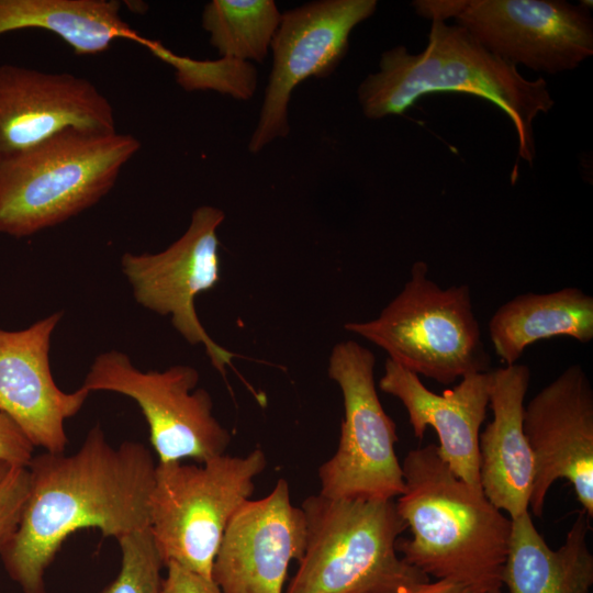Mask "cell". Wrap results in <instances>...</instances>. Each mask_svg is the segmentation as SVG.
<instances>
[{
    "instance_id": "obj_8",
    "label": "cell",
    "mask_w": 593,
    "mask_h": 593,
    "mask_svg": "<svg viewBox=\"0 0 593 593\" xmlns=\"http://www.w3.org/2000/svg\"><path fill=\"white\" fill-rule=\"evenodd\" d=\"M374 366L373 353L356 340L332 348L327 372L342 391L344 419L336 452L318 469L326 497L387 501L404 491L396 425L380 402Z\"/></svg>"
},
{
    "instance_id": "obj_14",
    "label": "cell",
    "mask_w": 593,
    "mask_h": 593,
    "mask_svg": "<svg viewBox=\"0 0 593 593\" xmlns=\"http://www.w3.org/2000/svg\"><path fill=\"white\" fill-rule=\"evenodd\" d=\"M69 128L116 131L111 102L90 80L0 65V160Z\"/></svg>"
},
{
    "instance_id": "obj_13",
    "label": "cell",
    "mask_w": 593,
    "mask_h": 593,
    "mask_svg": "<svg viewBox=\"0 0 593 593\" xmlns=\"http://www.w3.org/2000/svg\"><path fill=\"white\" fill-rule=\"evenodd\" d=\"M523 429L534 457L529 506L541 517L559 479L572 484L593 517V389L581 365H570L524 406Z\"/></svg>"
},
{
    "instance_id": "obj_25",
    "label": "cell",
    "mask_w": 593,
    "mask_h": 593,
    "mask_svg": "<svg viewBox=\"0 0 593 593\" xmlns=\"http://www.w3.org/2000/svg\"><path fill=\"white\" fill-rule=\"evenodd\" d=\"M27 467H11L0 481V548L15 532L29 494Z\"/></svg>"
},
{
    "instance_id": "obj_23",
    "label": "cell",
    "mask_w": 593,
    "mask_h": 593,
    "mask_svg": "<svg viewBox=\"0 0 593 593\" xmlns=\"http://www.w3.org/2000/svg\"><path fill=\"white\" fill-rule=\"evenodd\" d=\"M144 46L175 68L177 82L187 91L215 90L238 100H248L255 93L257 72L250 63L223 57L197 60L178 56L150 40Z\"/></svg>"
},
{
    "instance_id": "obj_5",
    "label": "cell",
    "mask_w": 593,
    "mask_h": 593,
    "mask_svg": "<svg viewBox=\"0 0 593 593\" xmlns=\"http://www.w3.org/2000/svg\"><path fill=\"white\" fill-rule=\"evenodd\" d=\"M303 557L286 593H404L430 579L396 550L407 528L395 501L307 496Z\"/></svg>"
},
{
    "instance_id": "obj_9",
    "label": "cell",
    "mask_w": 593,
    "mask_h": 593,
    "mask_svg": "<svg viewBox=\"0 0 593 593\" xmlns=\"http://www.w3.org/2000/svg\"><path fill=\"white\" fill-rule=\"evenodd\" d=\"M199 379L198 370L189 365L142 371L126 354L112 349L94 358L81 388L134 400L160 463L187 458L203 463L224 455L232 437L214 417L210 393L197 389Z\"/></svg>"
},
{
    "instance_id": "obj_7",
    "label": "cell",
    "mask_w": 593,
    "mask_h": 593,
    "mask_svg": "<svg viewBox=\"0 0 593 593\" xmlns=\"http://www.w3.org/2000/svg\"><path fill=\"white\" fill-rule=\"evenodd\" d=\"M264 451L222 455L200 465L156 466L149 501V529L165 563H178L212 579L224 530L255 490L266 468Z\"/></svg>"
},
{
    "instance_id": "obj_20",
    "label": "cell",
    "mask_w": 593,
    "mask_h": 593,
    "mask_svg": "<svg viewBox=\"0 0 593 593\" xmlns=\"http://www.w3.org/2000/svg\"><path fill=\"white\" fill-rule=\"evenodd\" d=\"M562 335L580 343L593 339V298L575 287L518 294L489 321L491 343L505 366L517 363L529 345Z\"/></svg>"
},
{
    "instance_id": "obj_28",
    "label": "cell",
    "mask_w": 593,
    "mask_h": 593,
    "mask_svg": "<svg viewBox=\"0 0 593 593\" xmlns=\"http://www.w3.org/2000/svg\"><path fill=\"white\" fill-rule=\"evenodd\" d=\"M502 586H483L451 580L427 581L404 593H501Z\"/></svg>"
},
{
    "instance_id": "obj_24",
    "label": "cell",
    "mask_w": 593,
    "mask_h": 593,
    "mask_svg": "<svg viewBox=\"0 0 593 593\" xmlns=\"http://www.w3.org/2000/svg\"><path fill=\"white\" fill-rule=\"evenodd\" d=\"M121 570L102 593H163L165 563L149 527L130 533L119 540Z\"/></svg>"
},
{
    "instance_id": "obj_29",
    "label": "cell",
    "mask_w": 593,
    "mask_h": 593,
    "mask_svg": "<svg viewBox=\"0 0 593 593\" xmlns=\"http://www.w3.org/2000/svg\"><path fill=\"white\" fill-rule=\"evenodd\" d=\"M11 466L0 461V481L7 475Z\"/></svg>"
},
{
    "instance_id": "obj_22",
    "label": "cell",
    "mask_w": 593,
    "mask_h": 593,
    "mask_svg": "<svg viewBox=\"0 0 593 593\" xmlns=\"http://www.w3.org/2000/svg\"><path fill=\"white\" fill-rule=\"evenodd\" d=\"M281 19L273 0H212L204 7L202 26L221 57L261 63Z\"/></svg>"
},
{
    "instance_id": "obj_2",
    "label": "cell",
    "mask_w": 593,
    "mask_h": 593,
    "mask_svg": "<svg viewBox=\"0 0 593 593\" xmlns=\"http://www.w3.org/2000/svg\"><path fill=\"white\" fill-rule=\"evenodd\" d=\"M440 92L472 94L495 104L515 127L517 158L533 165V122L555 104L547 81L523 77L458 24L432 21L427 45L418 54L404 46L385 51L379 70L361 81L357 96L365 116L379 120L403 114L419 98Z\"/></svg>"
},
{
    "instance_id": "obj_19",
    "label": "cell",
    "mask_w": 593,
    "mask_h": 593,
    "mask_svg": "<svg viewBox=\"0 0 593 593\" xmlns=\"http://www.w3.org/2000/svg\"><path fill=\"white\" fill-rule=\"evenodd\" d=\"M589 516L584 510L551 549L535 527L529 512L512 519V532L502 573L508 593H590L593 555L588 545Z\"/></svg>"
},
{
    "instance_id": "obj_26",
    "label": "cell",
    "mask_w": 593,
    "mask_h": 593,
    "mask_svg": "<svg viewBox=\"0 0 593 593\" xmlns=\"http://www.w3.org/2000/svg\"><path fill=\"white\" fill-rule=\"evenodd\" d=\"M34 446L21 429L0 413V461L11 467H27Z\"/></svg>"
},
{
    "instance_id": "obj_21",
    "label": "cell",
    "mask_w": 593,
    "mask_h": 593,
    "mask_svg": "<svg viewBox=\"0 0 593 593\" xmlns=\"http://www.w3.org/2000/svg\"><path fill=\"white\" fill-rule=\"evenodd\" d=\"M115 0H0V35L38 29L63 40L76 55H97L119 38L144 37L121 16Z\"/></svg>"
},
{
    "instance_id": "obj_3",
    "label": "cell",
    "mask_w": 593,
    "mask_h": 593,
    "mask_svg": "<svg viewBox=\"0 0 593 593\" xmlns=\"http://www.w3.org/2000/svg\"><path fill=\"white\" fill-rule=\"evenodd\" d=\"M401 466L395 505L412 533L396 541L401 557L428 578L503 588L512 519L454 474L435 444L410 450Z\"/></svg>"
},
{
    "instance_id": "obj_1",
    "label": "cell",
    "mask_w": 593,
    "mask_h": 593,
    "mask_svg": "<svg viewBox=\"0 0 593 593\" xmlns=\"http://www.w3.org/2000/svg\"><path fill=\"white\" fill-rule=\"evenodd\" d=\"M156 466L142 443L113 447L100 424L75 454L33 456L19 525L0 548L5 571L22 592L46 593L45 571L75 532L92 527L119 540L149 527Z\"/></svg>"
},
{
    "instance_id": "obj_4",
    "label": "cell",
    "mask_w": 593,
    "mask_h": 593,
    "mask_svg": "<svg viewBox=\"0 0 593 593\" xmlns=\"http://www.w3.org/2000/svg\"><path fill=\"white\" fill-rule=\"evenodd\" d=\"M139 148L131 134L69 128L0 160V234L31 236L93 206Z\"/></svg>"
},
{
    "instance_id": "obj_18",
    "label": "cell",
    "mask_w": 593,
    "mask_h": 593,
    "mask_svg": "<svg viewBox=\"0 0 593 593\" xmlns=\"http://www.w3.org/2000/svg\"><path fill=\"white\" fill-rule=\"evenodd\" d=\"M529 382V367L523 363L491 370L493 418L479 435L482 491L511 519L528 512L534 481V457L523 429Z\"/></svg>"
},
{
    "instance_id": "obj_27",
    "label": "cell",
    "mask_w": 593,
    "mask_h": 593,
    "mask_svg": "<svg viewBox=\"0 0 593 593\" xmlns=\"http://www.w3.org/2000/svg\"><path fill=\"white\" fill-rule=\"evenodd\" d=\"M163 593H222L213 579L204 578L178 563L166 566Z\"/></svg>"
},
{
    "instance_id": "obj_6",
    "label": "cell",
    "mask_w": 593,
    "mask_h": 593,
    "mask_svg": "<svg viewBox=\"0 0 593 593\" xmlns=\"http://www.w3.org/2000/svg\"><path fill=\"white\" fill-rule=\"evenodd\" d=\"M344 328L404 369L445 385L491 370L469 286L441 288L422 260L413 264L409 280L378 317L347 322Z\"/></svg>"
},
{
    "instance_id": "obj_16",
    "label": "cell",
    "mask_w": 593,
    "mask_h": 593,
    "mask_svg": "<svg viewBox=\"0 0 593 593\" xmlns=\"http://www.w3.org/2000/svg\"><path fill=\"white\" fill-rule=\"evenodd\" d=\"M64 313L54 312L26 328H0V413L9 417L34 447L65 452V422L83 406L89 392L60 390L51 370L52 336Z\"/></svg>"
},
{
    "instance_id": "obj_15",
    "label": "cell",
    "mask_w": 593,
    "mask_h": 593,
    "mask_svg": "<svg viewBox=\"0 0 593 593\" xmlns=\"http://www.w3.org/2000/svg\"><path fill=\"white\" fill-rule=\"evenodd\" d=\"M305 518L279 479L262 499L245 501L231 517L212 579L222 593H283L288 568L305 549Z\"/></svg>"
},
{
    "instance_id": "obj_12",
    "label": "cell",
    "mask_w": 593,
    "mask_h": 593,
    "mask_svg": "<svg viewBox=\"0 0 593 593\" xmlns=\"http://www.w3.org/2000/svg\"><path fill=\"white\" fill-rule=\"evenodd\" d=\"M376 0H320L282 13L271 43L272 69L248 149L257 154L289 134L288 107L304 80L331 75L345 57L353 30L370 18Z\"/></svg>"
},
{
    "instance_id": "obj_11",
    "label": "cell",
    "mask_w": 593,
    "mask_h": 593,
    "mask_svg": "<svg viewBox=\"0 0 593 593\" xmlns=\"http://www.w3.org/2000/svg\"><path fill=\"white\" fill-rule=\"evenodd\" d=\"M591 3L460 0L454 19L505 61L552 75L572 70L593 55Z\"/></svg>"
},
{
    "instance_id": "obj_17",
    "label": "cell",
    "mask_w": 593,
    "mask_h": 593,
    "mask_svg": "<svg viewBox=\"0 0 593 593\" xmlns=\"http://www.w3.org/2000/svg\"><path fill=\"white\" fill-rule=\"evenodd\" d=\"M491 370L468 374L438 394L416 373L387 359L379 380V388L405 407L414 436L423 439L430 426L438 437L439 457L454 474L475 488H481L479 435L489 406Z\"/></svg>"
},
{
    "instance_id": "obj_10",
    "label": "cell",
    "mask_w": 593,
    "mask_h": 593,
    "mask_svg": "<svg viewBox=\"0 0 593 593\" xmlns=\"http://www.w3.org/2000/svg\"><path fill=\"white\" fill-rule=\"evenodd\" d=\"M224 212L198 206L186 232L166 249L121 257V270L143 307L169 316L174 328L191 345H202L212 366L224 373L234 354L213 340L198 317L195 298L221 279L217 230Z\"/></svg>"
}]
</instances>
